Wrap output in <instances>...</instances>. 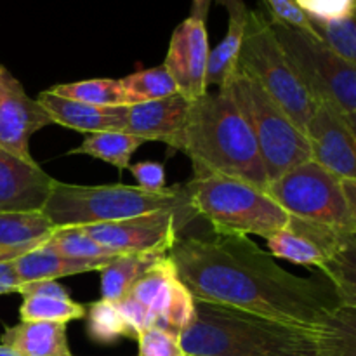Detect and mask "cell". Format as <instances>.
I'll use <instances>...</instances> for the list:
<instances>
[{"instance_id": "obj_6", "label": "cell", "mask_w": 356, "mask_h": 356, "mask_svg": "<svg viewBox=\"0 0 356 356\" xmlns=\"http://www.w3.org/2000/svg\"><path fill=\"white\" fill-rule=\"evenodd\" d=\"M264 193L289 216L356 233V181H343L313 160L270 181Z\"/></svg>"}, {"instance_id": "obj_15", "label": "cell", "mask_w": 356, "mask_h": 356, "mask_svg": "<svg viewBox=\"0 0 356 356\" xmlns=\"http://www.w3.org/2000/svg\"><path fill=\"white\" fill-rule=\"evenodd\" d=\"M54 181L37 162L0 149V212H42Z\"/></svg>"}, {"instance_id": "obj_34", "label": "cell", "mask_w": 356, "mask_h": 356, "mask_svg": "<svg viewBox=\"0 0 356 356\" xmlns=\"http://www.w3.org/2000/svg\"><path fill=\"white\" fill-rule=\"evenodd\" d=\"M129 170L138 181V186L141 190L159 193L165 190V167L160 162H138L134 165H129Z\"/></svg>"}, {"instance_id": "obj_5", "label": "cell", "mask_w": 356, "mask_h": 356, "mask_svg": "<svg viewBox=\"0 0 356 356\" xmlns=\"http://www.w3.org/2000/svg\"><path fill=\"white\" fill-rule=\"evenodd\" d=\"M186 188L191 211L211 222L214 233L268 238L291 219L263 190L243 181L211 176L191 179Z\"/></svg>"}, {"instance_id": "obj_19", "label": "cell", "mask_w": 356, "mask_h": 356, "mask_svg": "<svg viewBox=\"0 0 356 356\" xmlns=\"http://www.w3.org/2000/svg\"><path fill=\"white\" fill-rule=\"evenodd\" d=\"M0 344L19 356H73L66 323L19 322L3 329Z\"/></svg>"}, {"instance_id": "obj_28", "label": "cell", "mask_w": 356, "mask_h": 356, "mask_svg": "<svg viewBox=\"0 0 356 356\" xmlns=\"http://www.w3.org/2000/svg\"><path fill=\"white\" fill-rule=\"evenodd\" d=\"M87 332L90 339L99 344H111L118 339H136V332L127 325L115 302L99 301L87 306L86 312Z\"/></svg>"}, {"instance_id": "obj_24", "label": "cell", "mask_w": 356, "mask_h": 356, "mask_svg": "<svg viewBox=\"0 0 356 356\" xmlns=\"http://www.w3.org/2000/svg\"><path fill=\"white\" fill-rule=\"evenodd\" d=\"M167 254L155 252H129L120 254L104 268H101V299L104 301H118L129 294L132 285L155 266Z\"/></svg>"}, {"instance_id": "obj_38", "label": "cell", "mask_w": 356, "mask_h": 356, "mask_svg": "<svg viewBox=\"0 0 356 356\" xmlns=\"http://www.w3.org/2000/svg\"><path fill=\"white\" fill-rule=\"evenodd\" d=\"M0 356H19V355L14 353L13 350H9V348H6V346H2V344H0Z\"/></svg>"}, {"instance_id": "obj_8", "label": "cell", "mask_w": 356, "mask_h": 356, "mask_svg": "<svg viewBox=\"0 0 356 356\" xmlns=\"http://www.w3.org/2000/svg\"><path fill=\"white\" fill-rule=\"evenodd\" d=\"M236 68L256 80L264 92L305 132L309 118L315 113L316 103L282 51L270 17L263 10H250Z\"/></svg>"}, {"instance_id": "obj_17", "label": "cell", "mask_w": 356, "mask_h": 356, "mask_svg": "<svg viewBox=\"0 0 356 356\" xmlns=\"http://www.w3.org/2000/svg\"><path fill=\"white\" fill-rule=\"evenodd\" d=\"M45 113L61 127L94 134V132H124L127 120V106L103 108L80 101L66 99L44 90L37 97Z\"/></svg>"}, {"instance_id": "obj_36", "label": "cell", "mask_w": 356, "mask_h": 356, "mask_svg": "<svg viewBox=\"0 0 356 356\" xmlns=\"http://www.w3.org/2000/svg\"><path fill=\"white\" fill-rule=\"evenodd\" d=\"M23 287L24 284L17 277L13 261L0 263V296L19 294Z\"/></svg>"}, {"instance_id": "obj_3", "label": "cell", "mask_w": 356, "mask_h": 356, "mask_svg": "<svg viewBox=\"0 0 356 356\" xmlns=\"http://www.w3.org/2000/svg\"><path fill=\"white\" fill-rule=\"evenodd\" d=\"M193 165V179L232 177L266 191L270 179L256 139L225 89L191 101L176 145Z\"/></svg>"}, {"instance_id": "obj_26", "label": "cell", "mask_w": 356, "mask_h": 356, "mask_svg": "<svg viewBox=\"0 0 356 356\" xmlns=\"http://www.w3.org/2000/svg\"><path fill=\"white\" fill-rule=\"evenodd\" d=\"M49 92L66 97V99L92 104V106H129L120 80L113 79H90L80 80V82L58 83V86L51 87Z\"/></svg>"}, {"instance_id": "obj_37", "label": "cell", "mask_w": 356, "mask_h": 356, "mask_svg": "<svg viewBox=\"0 0 356 356\" xmlns=\"http://www.w3.org/2000/svg\"><path fill=\"white\" fill-rule=\"evenodd\" d=\"M212 0H191V17L200 21H207L209 16V9H211Z\"/></svg>"}, {"instance_id": "obj_9", "label": "cell", "mask_w": 356, "mask_h": 356, "mask_svg": "<svg viewBox=\"0 0 356 356\" xmlns=\"http://www.w3.org/2000/svg\"><path fill=\"white\" fill-rule=\"evenodd\" d=\"M271 28L315 103L336 110L356 131V66L334 54L318 37L277 21H271Z\"/></svg>"}, {"instance_id": "obj_40", "label": "cell", "mask_w": 356, "mask_h": 356, "mask_svg": "<svg viewBox=\"0 0 356 356\" xmlns=\"http://www.w3.org/2000/svg\"><path fill=\"white\" fill-rule=\"evenodd\" d=\"M188 356H191V355H188Z\"/></svg>"}, {"instance_id": "obj_2", "label": "cell", "mask_w": 356, "mask_h": 356, "mask_svg": "<svg viewBox=\"0 0 356 356\" xmlns=\"http://www.w3.org/2000/svg\"><path fill=\"white\" fill-rule=\"evenodd\" d=\"M179 341L191 356H346L356 332L309 329L195 299V318Z\"/></svg>"}, {"instance_id": "obj_7", "label": "cell", "mask_w": 356, "mask_h": 356, "mask_svg": "<svg viewBox=\"0 0 356 356\" xmlns=\"http://www.w3.org/2000/svg\"><path fill=\"white\" fill-rule=\"evenodd\" d=\"M221 89L232 96L249 125L268 179H278L299 163L308 162L309 145L306 134L256 80L236 68Z\"/></svg>"}, {"instance_id": "obj_32", "label": "cell", "mask_w": 356, "mask_h": 356, "mask_svg": "<svg viewBox=\"0 0 356 356\" xmlns=\"http://www.w3.org/2000/svg\"><path fill=\"white\" fill-rule=\"evenodd\" d=\"M309 21H334L353 17L356 0H294Z\"/></svg>"}, {"instance_id": "obj_20", "label": "cell", "mask_w": 356, "mask_h": 356, "mask_svg": "<svg viewBox=\"0 0 356 356\" xmlns=\"http://www.w3.org/2000/svg\"><path fill=\"white\" fill-rule=\"evenodd\" d=\"M218 2L228 10V30L218 47L211 51L209 56L207 79H205L207 89L209 87L221 89L235 73L250 14V9L243 0H218Z\"/></svg>"}, {"instance_id": "obj_27", "label": "cell", "mask_w": 356, "mask_h": 356, "mask_svg": "<svg viewBox=\"0 0 356 356\" xmlns=\"http://www.w3.org/2000/svg\"><path fill=\"white\" fill-rule=\"evenodd\" d=\"M120 83L127 96L129 106L179 94L176 83L163 68V65L131 73L125 79H120Z\"/></svg>"}, {"instance_id": "obj_30", "label": "cell", "mask_w": 356, "mask_h": 356, "mask_svg": "<svg viewBox=\"0 0 356 356\" xmlns=\"http://www.w3.org/2000/svg\"><path fill=\"white\" fill-rule=\"evenodd\" d=\"M320 40L336 56L356 66V23L353 17L334 21H309Z\"/></svg>"}, {"instance_id": "obj_21", "label": "cell", "mask_w": 356, "mask_h": 356, "mask_svg": "<svg viewBox=\"0 0 356 356\" xmlns=\"http://www.w3.org/2000/svg\"><path fill=\"white\" fill-rule=\"evenodd\" d=\"M56 229L44 212H0V263L37 249Z\"/></svg>"}, {"instance_id": "obj_14", "label": "cell", "mask_w": 356, "mask_h": 356, "mask_svg": "<svg viewBox=\"0 0 356 356\" xmlns=\"http://www.w3.org/2000/svg\"><path fill=\"white\" fill-rule=\"evenodd\" d=\"M211 47L205 23L195 17H186L170 37L163 68L176 83L181 96L197 101L207 92L205 79Z\"/></svg>"}, {"instance_id": "obj_35", "label": "cell", "mask_w": 356, "mask_h": 356, "mask_svg": "<svg viewBox=\"0 0 356 356\" xmlns=\"http://www.w3.org/2000/svg\"><path fill=\"white\" fill-rule=\"evenodd\" d=\"M115 306H117V309L120 312V315L124 316L127 325L134 330L136 336H138L139 332H143V330L149 329V327H156L155 316H153L145 306H141L138 301H134L131 296H124L122 299L115 301Z\"/></svg>"}, {"instance_id": "obj_22", "label": "cell", "mask_w": 356, "mask_h": 356, "mask_svg": "<svg viewBox=\"0 0 356 356\" xmlns=\"http://www.w3.org/2000/svg\"><path fill=\"white\" fill-rule=\"evenodd\" d=\"M111 259H72V257L59 256L42 243L37 249L14 259L13 264L19 280L26 285L35 282H56L63 277L99 271Z\"/></svg>"}, {"instance_id": "obj_11", "label": "cell", "mask_w": 356, "mask_h": 356, "mask_svg": "<svg viewBox=\"0 0 356 356\" xmlns=\"http://www.w3.org/2000/svg\"><path fill=\"white\" fill-rule=\"evenodd\" d=\"M195 212L188 209L159 211L125 221L80 226L87 236L99 245L120 254L155 252L169 254L179 232L191 221Z\"/></svg>"}, {"instance_id": "obj_23", "label": "cell", "mask_w": 356, "mask_h": 356, "mask_svg": "<svg viewBox=\"0 0 356 356\" xmlns=\"http://www.w3.org/2000/svg\"><path fill=\"white\" fill-rule=\"evenodd\" d=\"M181 285V280L177 278L176 268L169 256H163L155 266L149 268L129 291L127 296H131L134 301L145 306L153 316H155L156 327L163 329L165 315L169 312L170 305L174 301L177 287Z\"/></svg>"}, {"instance_id": "obj_12", "label": "cell", "mask_w": 356, "mask_h": 356, "mask_svg": "<svg viewBox=\"0 0 356 356\" xmlns=\"http://www.w3.org/2000/svg\"><path fill=\"white\" fill-rule=\"evenodd\" d=\"M51 124L38 101L31 99L23 83L0 65V149L37 162L30 152V138Z\"/></svg>"}, {"instance_id": "obj_18", "label": "cell", "mask_w": 356, "mask_h": 356, "mask_svg": "<svg viewBox=\"0 0 356 356\" xmlns=\"http://www.w3.org/2000/svg\"><path fill=\"white\" fill-rule=\"evenodd\" d=\"M23 302L19 306L21 322H56L66 323L86 318L87 306L70 298L65 287L56 282L26 284L19 292Z\"/></svg>"}, {"instance_id": "obj_4", "label": "cell", "mask_w": 356, "mask_h": 356, "mask_svg": "<svg viewBox=\"0 0 356 356\" xmlns=\"http://www.w3.org/2000/svg\"><path fill=\"white\" fill-rule=\"evenodd\" d=\"M188 207L190 195L186 184H176L159 193H152L127 184L82 186L56 179L42 212L56 228H80Z\"/></svg>"}, {"instance_id": "obj_31", "label": "cell", "mask_w": 356, "mask_h": 356, "mask_svg": "<svg viewBox=\"0 0 356 356\" xmlns=\"http://www.w3.org/2000/svg\"><path fill=\"white\" fill-rule=\"evenodd\" d=\"M138 356H188L179 337L160 327H149L136 337Z\"/></svg>"}, {"instance_id": "obj_1", "label": "cell", "mask_w": 356, "mask_h": 356, "mask_svg": "<svg viewBox=\"0 0 356 356\" xmlns=\"http://www.w3.org/2000/svg\"><path fill=\"white\" fill-rule=\"evenodd\" d=\"M167 256L197 301L309 329L356 332V308L329 278L291 273L249 236H179Z\"/></svg>"}, {"instance_id": "obj_33", "label": "cell", "mask_w": 356, "mask_h": 356, "mask_svg": "<svg viewBox=\"0 0 356 356\" xmlns=\"http://www.w3.org/2000/svg\"><path fill=\"white\" fill-rule=\"evenodd\" d=\"M263 3L268 9V17L277 23L287 24V26L298 28V30L306 31V33L318 37L313 30L312 23L308 17L301 13L294 0H263Z\"/></svg>"}, {"instance_id": "obj_39", "label": "cell", "mask_w": 356, "mask_h": 356, "mask_svg": "<svg viewBox=\"0 0 356 356\" xmlns=\"http://www.w3.org/2000/svg\"><path fill=\"white\" fill-rule=\"evenodd\" d=\"M346 356H356V348H355V350H351L350 353H348Z\"/></svg>"}, {"instance_id": "obj_25", "label": "cell", "mask_w": 356, "mask_h": 356, "mask_svg": "<svg viewBox=\"0 0 356 356\" xmlns=\"http://www.w3.org/2000/svg\"><path fill=\"white\" fill-rule=\"evenodd\" d=\"M143 145H145V139L127 134V132H94V134H87L83 141L70 153L94 156L117 167L122 172L129 169L132 155Z\"/></svg>"}, {"instance_id": "obj_16", "label": "cell", "mask_w": 356, "mask_h": 356, "mask_svg": "<svg viewBox=\"0 0 356 356\" xmlns=\"http://www.w3.org/2000/svg\"><path fill=\"white\" fill-rule=\"evenodd\" d=\"M191 101L181 94L163 97V99L146 101V103L127 106L125 131L146 141H162L176 149L179 136L186 124Z\"/></svg>"}, {"instance_id": "obj_13", "label": "cell", "mask_w": 356, "mask_h": 356, "mask_svg": "<svg viewBox=\"0 0 356 356\" xmlns=\"http://www.w3.org/2000/svg\"><path fill=\"white\" fill-rule=\"evenodd\" d=\"M309 160L343 181H356V131L327 104L318 103L305 129Z\"/></svg>"}, {"instance_id": "obj_10", "label": "cell", "mask_w": 356, "mask_h": 356, "mask_svg": "<svg viewBox=\"0 0 356 356\" xmlns=\"http://www.w3.org/2000/svg\"><path fill=\"white\" fill-rule=\"evenodd\" d=\"M266 242L273 257L318 268L329 280L344 273L356 259V233L313 225L292 216L287 226L271 233Z\"/></svg>"}, {"instance_id": "obj_29", "label": "cell", "mask_w": 356, "mask_h": 356, "mask_svg": "<svg viewBox=\"0 0 356 356\" xmlns=\"http://www.w3.org/2000/svg\"><path fill=\"white\" fill-rule=\"evenodd\" d=\"M44 245L59 256L72 259H111L120 256V252L94 242L80 228H58L45 240Z\"/></svg>"}]
</instances>
